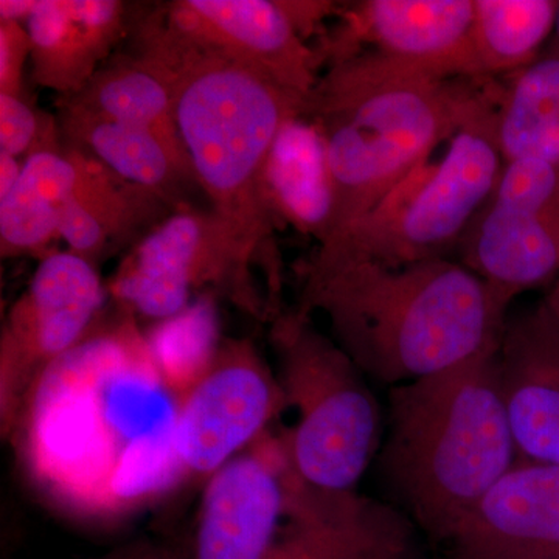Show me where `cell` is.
I'll list each match as a JSON object with an SVG mask.
<instances>
[{"mask_svg":"<svg viewBox=\"0 0 559 559\" xmlns=\"http://www.w3.org/2000/svg\"><path fill=\"white\" fill-rule=\"evenodd\" d=\"M285 518L266 559H429L406 513L356 491L312 488L290 465Z\"/></svg>","mask_w":559,"mask_h":559,"instance_id":"12","label":"cell"},{"mask_svg":"<svg viewBox=\"0 0 559 559\" xmlns=\"http://www.w3.org/2000/svg\"><path fill=\"white\" fill-rule=\"evenodd\" d=\"M105 300V286L91 261L70 250L40 260L3 329V409H11V401L33 377L83 342Z\"/></svg>","mask_w":559,"mask_h":559,"instance_id":"10","label":"cell"},{"mask_svg":"<svg viewBox=\"0 0 559 559\" xmlns=\"http://www.w3.org/2000/svg\"><path fill=\"white\" fill-rule=\"evenodd\" d=\"M224 286L246 311L260 316L259 293L242 277L226 227L212 210H173L132 249L110 283L121 305L164 322L189 308L202 285Z\"/></svg>","mask_w":559,"mask_h":559,"instance_id":"8","label":"cell"},{"mask_svg":"<svg viewBox=\"0 0 559 559\" xmlns=\"http://www.w3.org/2000/svg\"><path fill=\"white\" fill-rule=\"evenodd\" d=\"M60 123L33 108L22 95L0 94V153L28 157L61 148Z\"/></svg>","mask_w":559,"mask_h":559,"instance_id":"26","label":"cell"},{"mask_svg":"<svg viewBox=\"0 0 559 559\" xmlns=\"http://www.w3.org/2000/svg\"><path fill=\"white\" fill-rule=\"evenodd\" d=\"M94 157L62 145L25 157L21 178L0 200L3 257L46 253L58 235V213L90 173Z\"/></svg>","mask_w":559,"mask_h":559,"instance_id":"19","label":"cell"},{"mask_svg":"<svg viewBox=\"0 0 559 559\" xmlns=\"http://www.w3.org/2000/svg\"><path fill=\"white\" fill-rule=\"evenodd\" d=\"M160 10L180 35L297 97L307 98L318 84L320 55L305 40L289 2L176 0Z\"/></svg>","mask_w":559,"mask_h":559,"instance_id":"11","label":"cell"},{"mask_svg":"<svg viewBox=\"0 0 559 559\" xmlns=\"http://www.w3.org/2000/svg\"><path fill=\"white\" fill-rule=\"evenodd\" d=\"M555 31H557V35H558V46H559V10H558L557 27H555Z\"/></svg>","mask_w":559,"mask_h":559,"instance_id":"32","label":"cell"},{"mask_svg":"<svg viewBox=\"0 0 559 559\" xmlns=\"http://www.w3.org/2000/svg\"><path fill=\"white\" fill-rule=\"evenodd\" d=\"M558 10L557 0H474L480 79L510 76L532 64L557 27Z\"/></svg>","mask_w":559,"mask_h":559,"instance_id":"24","label":"cell"},{"mask_svg":"<svg viewBox=\"0 0 559 559\" xmlns=\"http://www.w3.org/2000/svg\"><path fill=\"white\" fill-rule=\"evenodd\" d=\"M496 105L503 162H559V46L509 76Z\"/></svg>","mask_w":559,"mask_h":559,"instance_id":"21","label":"cell"},{"mask_svg":"<svg viewBox=\"0 0 559 559\" xmlns=\"http://www.w3.org/2000/svg\"><path fill=\"white\" fill-rule=\"evenodd\" d=\"M38 0H2L0 2V21H13L25 24L35 10Z\"/></svg>","mask_w":559,"mask_h":559,"instance_id":"30","label":"cell"},{"mask_svg":"<svg viewBox=\"0 0 559 559\" xmlns=\"http://www.w3.org/2000/svg\"><path fill=\"white\" fill-rule=\"evenodd\" d=\"M460 263L506 307L559 277V162H506L496 189L471 223Z\"/></svg>","mask_w":559,"mask_h":559,"instance_id":"7","label":"cell"},{"mask_svg":"<svg viewBox=\"0 0 559 559\" xmlns=\"http://www.w3.org/2000/svg\"><path fill=\"white\" fill-rule=\"evenodd\" d=\"M106 559H190L186 555L168 549V547L154 546V544H138L128 549L117 551Z\"/></svg>","mask_w":559,"mask_h":559,"instance_id":"28","label":"cell"},{"mask_svg":"<svg viewBox=\"0 0 559 559\" xmlns=\"http://www.w3.org/2000/svg\"><path fill=\"white\" fill-rule=\"evenodd\" d=\"M499 87L440 79L370 50L333 60L301 112L325 140L336 193L331 240L377 209Z\"/></svg>","mask_w":559,"mask_h":559,"instance_id":"3","label":"cell"},{"mask_svg":"<svg viewBox=\"0 0 559 559\" xmlns=\"http://www.w3.org/2000/svg\"><path fill=\"white\" fill-rule=\"evenodd\" d=\"M282 407L280 382L255 347L249 341L224 342L176 409L180 465L197 476H212L257 443Z\"/></svg>","mask_w":559,"mask_h":559,"instance_id":"9","label":"cell"},{"mask_svg":"<svg viewBox=\"0 0 559 559\" xmlns=\"http://www.w3.org/2000/svg\"><path fill=\"white\" fill-rule=\"evenodd\" d=\"M443 547L448 559H559V466L516 463Z\"/></svg>","mask_w":559,"mask_h":559,"instance_id":"16","label":"cell"},{"mask_svg":"<svg viewBox=\"0 0 559 559\" xmlns=\"http://www.w3.org/2000/svg\"><path fill=\"white\" fill-rule=\"evenodd\" d=\"M148 345L159 373L186 393L218 352L215 311L210 300L197 301L175 318L164 320Z\"/></svg>","mask_w":559,"mask_h":559,"instance_id":"25","label":"cell"},{"mask_svg":"<svg viewBox=\"0 0 559 559\" xmlns=\"http://www.w3.org/2000/svg\"><path fill=\"white\" fill-rule=\"evenodd\" d=\"M263 189L277 223L326 245L333 237L336 193L322 132L310 119L286 120L272 143Z\"/></svg>","mask_w":559,"mask_h":559,"instance_id":"18","label":"cell"},{"mask_svg":"<svg viewBox=\"0 0 559 559\" xmlns=\"http://www.w3.org/2000/svg\"><path fill=\"white\" fill-rule=\"evenodd\" d=\"M170 86L180 142L194 182L226 227L242 277L252 266L280 289L278 252L263 173L275 135L304 112L305 98L180 35L162 10L135 28V55Z\"/></svg>","mask_w":559,"mask_h":559,"instance_id":"1","label":"cell"},{"mask_svg":"<svg viewBox=\"0 0 559 559\" xmlns=\"http://www.w3.org/2000/svg\"><path fill=\"white\" fill-rule=\"evenodd\" d=\"M282 441L240 452L210 476L190 559H266L288 503Z\"/></svg>","mask_w":559,"mask_h":559,"instance_id":"13","label":"cell"},{"mask_svg":"<svg viewBox=\"0 0 559 559\" xmlns=\"http://www.w3.org/2000/svg\"><path fill=\"white\" fill-rule=\"evenodd\" d=\"M167 205L173 209L151 191L108 170L62 205L58 235L68 242L70 252L94 264L112 242L148 226Z\"/></svg>","mask_w":559,"mask_h":559,"instance_id":"23","label":"cell"},{"mask_svg":"<svg viewBox=\"0 0 559 559\" xmlns=\"http://www.w3.org/2000/svg\"><path fill=\"white\" fill-rule=\"evenodd\" d=\"M22 165L17 157L0 153V200L5 198L21 178Z\"/></svg>","mask_w":559,"mask_h":559,"instance_id":"29","label":"cell"},{"mask_svg":"<svg viewBox=\"0 0 559 559\" xmlns=\"http://www.w3.org/2000/svg\"><path fill=\"white\" fill-rule=\"evenodd\" d=\"M496 352L390 389L382 481L419 533L440 546L516 465Z\"/></svg>","mask_w":559,"mask_h":559,"instance_id":"4","label":"cell"},{"mask_svg":"<svg viewBox=\"0 0 559 559\" xmlns=\"http://www.w3.org/2000/svg\"><path fill=\"white\" fill-rule=\"evenodd\" d=\"M60 108L153 132L183 151L170 86L135 57L102 66L79 94L60 98Z\"/></svg>","mask_w":559,"mask_h":559,"instance_id":"22","label":"cell"},{"mask_svg":"<svg viewBox=\"0 0 559 559\" xmlns=\"http://www.w3.org/2000/svg\"><path fill=\"white\" fill-rule=\"evenodd\" d=\"M297 310L320 311L364 374L395 388L498 348L509 307L460 261L301 267Z\"/></svg>","mask_w":559,"mask_h":559,"instance_id":"2","label":"cell"},{"mask_svg":"<svg viewBox=\"0 0 559 559\" xmlns=\"http://www.w3.org/2000/svg\"><path fill=\"white\" fill-rule=\"evenodd\" d=\"M496 370L518 454L559 466V312L547 299L507 319Z\"/></svg>","mask_w":559,"mask_h":559,"instance_id":"15","label":"cell"},{"mask_svg":"<svg viewBox=\"0 0 559 559\" xmlns=\"http://www.w3.org/2000/svg\"><path fill=\"white\" fill-rule=\"evenodd\" d=\"M271 341L285 406L297 421L282 440L290 468L322 491H355L381 448V412L362 370L299 310L274 319Z\"/></svg>","mask_w":559,"mask_h":559,"instance_id":"6","label":"cell"},{"mask_svg":"<svg viewBox=\"0 0 559 559\" xmlns=\"http://www.w3.org/2000/svg\"><path fill=\"white\" fill-rule=\"evenodd\" d=\"M61 135L132 186L182 207V191L194 182L186 153L153 132L61 109Z\"/></svg>","mask_w":559,"mask_h":559,"instance_id":"20","label":"cell"},{"mask_svg":"<svg viewBox=\"0 0 559 559\" xmlns=\"http://www.w3.org/2000/svg\"><path fill=\"white\" fill-rule=\"evenodd\" d=\"M547 301L559 312V277L554 283V289H551L549 297H547Z\"/></svg>","mask_w":559,"mask_h":559,"instance_id":"31","label":"cell"},{"mask_svg":"<svg viewBox=\"0 0 559 559\" xmlns=\"http://www.w3.org/2000/svg\"><path fill=\"white\" fill-rule=\"evenodd\" d=\"M33 80L61 98L79 94L128 28L117 0H38L25 21Z\"/></svg>","mask_w":559,"mask_h":559,"instance_id":"17","label":"cell"},{"mask_svg":"<svg viewBox=\"0 0 559 559\" xmlns=\"http://www.w3.org/2000/svg\"><path fill=\"white\" fill-rule=\"evenodd\" d=\"M334 57L370 51L440 79L481 80L474 50V0H364L345 16Z\"/></svg>","mask_w":559,"mask_h":559,"instance_id":"14","label":"cell"},{"mask_svg":"<svg viewBox=\"0 0 559 559\" xmlns=\"http://www.w3.org/2000/svg\"><path fill=\"white\" fill-rule=\"evenodd\" d=\"M31 58V38L24 24L0 21V94L22 95V75Z\"/></svg>","mask_w":559,"mask_h":559,"instance_id":"27","label":"cell"},{"mask_svg":"<svg viewBox=\"0 0 559 559\" xmlns=\"http://www.w3.org/2000/svg\"><path fill=\"white\" fill-rule=\"evenodd\" d=\"M498 98L499 92L455 132L443 157L419 165L369 215L319 246L311 263L369 260L395 267L450 259L506 164L496 138Z\"/></svg>","mask_w":559,"mask_h":559,"instance_id":"5","label":"cell"}]
</instances>
